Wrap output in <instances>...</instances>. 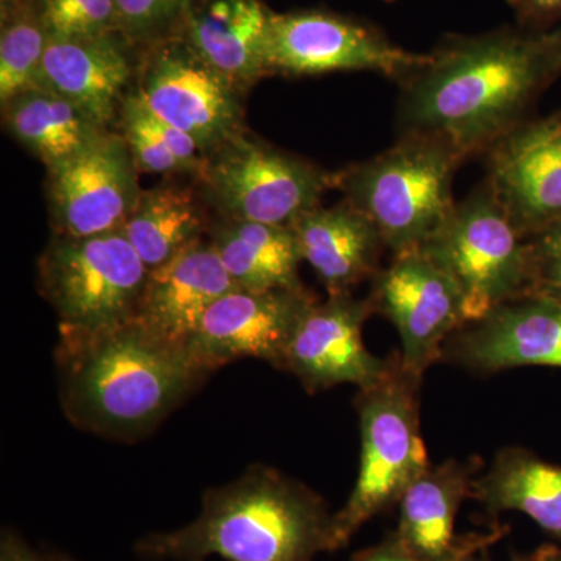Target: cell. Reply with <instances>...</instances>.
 Here are the masks:
<instances>
[{
    "label": "cell",
    "instance_id": "obj_1",
    "mask_svg": "<svg viewBox=\"0 0 561 561\" xmlns=\"http://www.w3.org/2000/svg\"><path fill=\"white\" fill-rule=\"evenodd\" d=\"M561 76L548 35L512 33L454 44L402 84L401 135L435 136L461 157L489 151Z\"/></svg>",
    "mask_w": 561,
    "mask_h": 561
},
{
    "label": "cell",
    "instance_id": "obj_2",
    "mask_svg": "<svg viewBox=\"0 0 561 561\" xmlns=\"http://www.w3.org/2000/svg\"><path fill=\"white\" fill-rule=\"evenodd\" d=\"M61 404L81 430L131 440L153 430L205 381L186 346L138 320L99 332H60Z\"/></svg>",
    "mask_w": 561,
    "mask_h": 561
},
{
    "label": "cell",
    "instance_id": "obj_3",
    "mask_svg": "<svg viewBox=\"0 0 561 561\" xmlns=\"http://www.w3.org/2000/svg\"><path fill=\"white\" fill-rule=\"evenodd\" d=\"M136 552L161 561H313L332 552V515L305 483L253 465L234 482L206 491L197 519L142 538Z\"/></svg>",
    "mask_w": 561,
    "mask_h": 561
},
{
    "label": "cell",
    "instance_id": "obj_4",
    "mask_svg": "<svg viewBox=\"0 0 561 561\" xmlns=\"http://www.w3.org/2000/svg\"><path fill=\"white\" fill-rule=\"evenodd\" d=\"M463 160L446 140L401 135L390 149L335 172V190L373 221L397 256L420 250L448 219L456 206L454 175Z\"/></svg>",
    "mask_w": 561,
    "mask_h": 561
},
{
    "label": "cell",
    "instance_id": "obj_5",
    "mask_svg": "<svg viewBox=\"0 0 561 561\" xmlns=\"http://www.w3.org/2000/svg\"><path fill=\"white\" fill-rule=\"evenodd\" d=\"M421 381L405 370L398 353L381 382L357 391L359 474L346 504L332 515V552L345 548L365 523L400 504L409 486L430 467L421 437Z\"/></svg>",
    "mask_w": 561,
    "mask_h": 561
},
{
    "label": "cell",
    "instance_id": "obj_6",
    "mask_svg": "<svg viewBox=\"0 0 561 561\" xmlns=\"http://www.w3.org/2000/svg\"><path fill=\"white\" fill-rule=\"evenodd\" d=\"M419 251L459 287L468 323L502 305L530 297L529 241L486 180L456 203L445 224Z\"/></svg>",
    "mask_w": 561,
    "mask_h": 561
},
{
    "label": "cell",
    "instance_id": "obj_7",
    "mask_svg": "<svg viewBox=\"0 0 561 561\" xmlns=\"http://www.w3.org/2000/svg\"><path fill=\"white\" fill-rule=\"evenodd\" d=\"M149 273L122 228L87 238L54 234L38 260L41 295L60 332H99L135 320Z\"/></svg>",
    "mask_w": 561,
    "mask_h": 561
},
{
    "label": "cell",
    "instance_id": "obj_8",
    "mask_svg": "<svg viewBox=\"0 0 561 561\" xmlns=\"http://www.w3.org/2000/svg\"><path fill=\"white\" fill-rule=\"evenodd\" d=\"M214 216L290 227L335 190V172L287 153L249 130L209 151L195 176Z\"/></svg>",
    "mask_w": 561,
    "mask_h": 561
},
{
    "label": "cell",
    "instance_id": "obj_9",
    "mask_svg": "<svg viewBox=\"0 0 561 561\" xmlns=\"http://www.w3.org/2000/svg\"><path fill=\"white\" fill-rule=\"evenodd\" d=\"M135 91L161 121L190 135L209 153L247 130L242 92L179 38L147 47Z\"/></svg>",
    "mask_w": 561,
    "mask_h": 561
},
{
    "label": "cell",
    "instance_id": "obj_10",
    "mask_svg": "<svg viewBox=\"0 0 561 561\" xmlns=\"http://www.w3.org/2000/svg\"><path fill=\"white\" fill-rule=\"evenodd\" d=\"M430 61L431 55L401 49L370 28L321 11L271 13L265 32L267 76L371 70L404 83Z\"/></svg>",
    "mask_w": 561,
    "mask_h": 561
},
{
    "label": "cell",
    "instance_id": "obj_11",
    "mask_svg": "<svg viewBox=\"0 0 561 561\" xmlns=\"http://www.w3.org/2000/svg\"><path fill=\"white\" fill-rule=\"evenodd\" d=\"M371 279L373 311L397 328L402 365L423 379L442 362L446 341L468 323L459 287L419 250L397 254Z\"/></svg>",
    "mask_w": 561,
    "mask_h": 561
},
{
    "label": "cell",
    "instance_id": "obj_12",
    "mask_svg": "<svg viewBox=\"0 0 561 561\" xmlns=\"http://www.w3.org/2000/svg\"><path fill=\"white\" fill-rule=\"evenodd\" d=\"M138 176L127 142L116 130L49 169L46 198L54 234L87 238L121 230L142 192Z\"/></svg>",
    "mask_w": 561,
    "mask_h": 561
},
{
    "label": "cell",
    "instance_id": "obj_13",
    "mask_svg": "<svg viewBox=\"0 0 561 561\" xmlns=\"http://www.w3.org/2000/svg\"><path fill=\"white\" fill-rule=\"evenodd\" d=\"M317 300L306 287L228 291L203 316L186 348L209 373L242 357L280 370L295 332Z\"/></svg>",
    "mask_w": 561,
    "mask_h": 561
},
{
    "label": "cell",
    "instance_id": "obj_14",
    "mask_svg": "<svg viewBox=\"0 0 561 561\" xmlns=\"http://www.w3.org/2000/svg\"><path fill=\"white\" fill-rule=\"evenodd\" d=\"M373 313L370 300L353 294L317 300L295 332L280 370L291 373L311 393L341 383L362 390L381 382L398 353L378 357L365 346L362 331Z\"/></svg>",
    "mask_w": 561,
    "mask_h": 561
},
{
    "label": "cell",
    "instance_id": "obj_15",
    "mask_svg": "<svg viewBox=\"0 0 561 561\" xmlns=\"http://www.w3.org/2000/svg\"><path fill=\"white\" fill-rule=\"evenodd\" d=\"M442 362L478 375L518 367L561 368V306L540 297L502 305L454 332Z\"/></svg>",
    "mask_w": 561,
    "mask_h": 561
},
{
    "label": "cell",
    "instance_id": "obj_16",
    "mask_svg": "<svg viewBox=\"0 0 561 561\" xmlns=\"http://www.w3.org/2000/svg\"><path fill=\"white\" fill-rule=\"evenodd\" d=\"M486 153V181L523 236L561 219L560 119L523 122Z\"/></svg>",
    "mask_w": 561,
    "mask_h": 561
},
{
    "label": "cell",
    "instance_id": "obj_17",
    "mask_svg": "<svg viewBox=\"0 0 561 561\" xmlns=\"http://www.w3.org/2000/svg\"><path fill=\"white\" fill-rule=\"evenodd\" d=\"M481 460H446L430 465L400 501V523L394 530L409 551L424 561H459L485 551L508 534L494 524L489 531L456 537L454 526L461 504L471 497L472 481Z\"/></svg>",
    "mask_w": 561,
    "mask_h": 561
},
{
    "label": "cell",
    "instance_id": "obj_18",
    "mask_svg": "<svg viewBox=\"0 0 561 561\" xmlns=\"http://www.w3.org/2000/svg\"><path fill=\"white\" fill-rule=\"evenodd\" d=\"M121 32L98 38L47 39L36 87L73 103L114 130L122 102L135 87L139 60Z\"/></svg>",
    "mask_w": 561,
    "mask_h": 561
},
{
    "label": "cell",
    "instance_id": "obj_19",
    "mask_svg": "<svg viewBox=\"0 0 561 561\" xmlns=\"http://www.w3.org/2000/svg\"><path fill=\"white\" fill-rule=\"evenodd\" d=\"M234 289L206 236L149 273L136 320L158 337L186 346L210 306Z\"/></svg>",
    "mask_w": 561,
    "mask_h": 561
},
{
    "label": "cell",
    "instance_id": "obj_20",
    "mask_svg": "<svg viewBox=\"0 0 561 561\" xmlns=\"http://www.w3.org/2000/svg\"><path fill=\"white\" fill-rule=\"evenodd\" d=\"M271 13L261 0H192L172 36L245 95L267 76L264 44Z\"/></svg>",
    "mask_w": 561,
    "mask_h": 561
},
{
    "label": "cell",
    "instance_id": "obj_21",
    "mask_svg": "<svg viewBox=\"0 0 561 561\" xmlns=\"http://www.w3.org/2000/svg\"><path fill=\"white\" fill-rule=\"evenodd\" d=\"M302 261L311 265L328 295L351 294L381 271L387 250L381 232L360 210L342 201L302 214L290 225Z\"/></svg>",
    "mask_w": 561,
    "mask_h": 561
},
{
    "label": "cell",
    "instance_id": "obj_22",
    "mask_svg": "<svg viewBox=\"0 0 561 561\" xmlns=\"http://www.w3.org/2000/svg\"><path fill=\"white\" fill-rule=\"evenodd\" d=\"M213 219L197 181L172 176L140 192L122 230L151 272L206 238Z\"/></svg>",
    "mask_w": 561,
    "mask_h": 561
},
{
    "label": "cell",
    "instance_id": "obj_23",
    "mask_svg": "<svg viewBox=\"0 0 561 561\" xmlns=\"http://www.w3.org/2000/svg\"><path fill=\"white\" fill-rule=\"evenodd\" d=\"M494 519L519 512L561 545V465L522 446H507L472 481L471 497Z\"/></svg>",
    "mask_w": 561,
    "mask_h": 561
},
{
    "label": "cell",
    "instance_id": "obj_24",
    "mask_svg": "<svg viewBox=\"0 0 561 561\" xmlns=\"http://www.w3.org/2000/svg\"><path fill=\"white\" fill-rule=\"evenodd\" d=\"M208 239L239 289H301L302 262L290 227L214 216Z\"/></svg>",
    "mask_w": 561,
    "mask_h": 561
},
{
    "label": "cell",
    "instance_id": "obj_25",
    "mask_svg": "<svg viewBox=\"0 0 561 561\" xmlns=\"http://www.w3.org/2000/svg\"><path fill=\"white\" fill-rule=\"evenodd\" d=\"M0 105L3 127L11 138L31 151L47 171L77 157L111 130L46 88H28Z\"/></svg>",
    "mask_w": 561,
    "mask_h": 561
},
{
    "label": "cell",
    "instance_id": "obj_26",
    "mask_svg": "<svg viewBox=\"0 0 561 561\" xmlns=\"http://www.w3.org/2000/svg\"><path fill=\"white\" fill-rule=\"evenodd\" d=\"M114 130L127 142L139 173L195 179L201 172L205 161L201 146L186 133L161 121L135 88L122 102Z\"/></svg>",
    "mask_w": 561,
    "mask_h": 561
},
{
    "label": "cell",
    "instance_id": "obj_27",
    "mask_svg": "<svg viewBox=\"0 0 561 561\" xmlns=\"http://www.w3.org/2000/svg\"><path fill=\"white\" fill-rule=\"evenodd\" d=\"M46 31L32 3L3 13L0 35V103L36 87L47 46Z\"/></svg>",
    "mask_w": 561,
    "mask_h": 561
},
{
    "label": "cell",
    "instance_id": "obj_28",
    "mask_svg": "<svg viewBox=\"0 0 561 561\" xmlns=\"http://www.w3.org/2000/svg\"><path fill=\"white\" fill-rule=\"evenodd\" d=\"M49 38H98L119 32L116 0H33Z\"/></svg>",
    "mask_w": 561,
    "mask_h": 561
},
{
    "label": "cell",
    "instance_id": "obj_29",
    "mask_svg": "<svg viewBox=\"0 0 561 561\" xmlns=\"http://www.w3.org/2000/svg\"><path fill=\"white\" fill-rule=\"evenodd\" d=\"M192 0H116L119 32L131 46L171 38Z\"/></svg>",
    "mask_w": 561,
    "mask_h": 561
},
{
    "label": "cell",
    "instance_id": "obj_30",
    "mask_svg": "<svg viewBox=\"0 0 561 561\" xmlns=\"http://www.w3.org/2000/svg\"><path fill=\"white\" fill-rule=\"evenodd\" d=\"M527 241L531 262L530 297L546 298L561 306V219L535 232Z\"/></svg>",
    "mask_w": 561,
    "mask_h": 561
},
{
    "label": "cell",
    "instance_id": "obj_31",
    "mask_svg": "<svg viewBox=\"0 0 561 561\" xmlns=\"http://www.w3.org/2000/svg\"><path fill=\"white\" fill-rule=\"evenodd\" d=\"M463 560V559H461ZM351 561H424L409 551L397 531H390L381 542L357 552ZM460 561V560H459Z\"/></svg>",
    "mask_w": 561,
    "mask_h": 561
},
{
    "label": "cell",
    "instance_id": "obj_32",
    "mask_svg": "<svg viewBox=\"0 0 561 561\" xmlns=\"http://www.w3.org/2000/svg\"><path fill=\"white\" fill-rule=\"evenodd\" d=\"M0 561H54V559L35 551L18 531L5 527L0 535Z\"/></svg>",
    "mask_w": 561,
    "mask_h": 561
},
{
    "label": "cell",
    "instance_id": "obj_33",
    "mask_svg": "<svg viewBox=\"0 0 561 561\" xmlns=\"http://www.w3.org/2000/svg\"><path fill=\"white\" fill-rule=\"evenodd\" d=\"M524 16L535 21L561 18V0H512Z\"/></svg>",
    "mask_w": 561,
    "mask_h": 561
},
{
    "label": "cell",
    "instance_id": "obj_34",
    "mask_svg": "<svg viewBox=\"0 0 561 561\" xmlns=\"http://www.w3.org/2000/svg\"><path fill=\"white\" fill-rule=\"evenodd\" d=\"M460 561H491L489 552L481 551ZM511 561H561V545H545L531 553H513Z\"/></svg>",
    "mask_w": 561,
    "mask_h": 561
},
{
    "label": "cell",
    "instance_id": "obj_35",
    "mask_svg": "<svg viewBox=\"0 0 561 561\" xmlns=\"http://www.w3.org/2000/svg\"><path fill=\"white\" fill-rule=\"evenodd\" d=\"M546 35H548L549 43H551L552 49L556 51L561 69V18L560 24L552 32L546 33Z\"/></svg>",
    "mask_w": 561,
    "mask_h": 561
},
{
    "label": "cell",
    "instance_id": "obj_36",
    "mask_svg": "<svg viewBox=\"0 0 561 561\" xmlns=\"http://www.w3.org/2000/svg\"><path fill=\"white\" fill-rule=\"evenodd\" d=\"M51 559H54V561H77L66 556H51Z\"/></svg>",
    "mask_w": 561,
    "mask_h": 561
},
{
    "label": "cell",
    "instance_id": "obj_37",
    "mask_svg": "<svg viewBox=\"0 0 561 561\" xmlns=\"http://www.w3.org/2000/svg\"><path fill=\"white\" fill-rule=\"evenodd\" d=\"M553 116L557 117V119H560L561 121V110L560 111H557V113H553Z\"/></svg>",
    "mask_w": 561,
    "mask_h": 561
}]
</instances>
